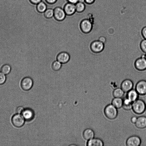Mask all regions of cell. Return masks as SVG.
Listing matches in <instances>:
<instances>
[{
  "label": "cell",
  "mask_w": 146,
  "mask_h": 146,
  "mask_svg": "<svg viewBox=\"0 0 146 146\" xmlns=\"http://www.w3.org/2000/svg\"><path fill=\"white\" fill-rule=\"evenodd\" d=\"M76 10L78 12H81L84 10L85 8V5L84 3L78 2L76 5Z\"/></svg>",
  "instance_id": "obj_25"
},
{
  "label": "cell",
  "mask_w": 146,
  "mask_h": 146,
  "mask_svg": "<svg viewBox=\"0 0 146 146\" xmlns=\"http://www.w3.org/2000/svg\"><path fill=\"white\" fill-rule=\"evenodd\" d=\"M25 120L21 114L17 113L14 115L11 118V122L14 126L17 127H22L24 124Z\"/></svg>",
  "instance_id": "obj_3"
},
{
  "label": "cell",
  "mask_w": 146,
  "mask_h": 146,
  "mask_svg": "<svg viewBox=\"0 0 146 146\" xmlns=\"http://www.w3.org/2000/svg\"><path fill=\"white\" fill-rule=\"evenodd\" d=\"M141 34L144 38L146 39V26L144 27L142 29Z\"/></svg>",
  "instance_id": "obj_30"
},
{
  "label": "cell",
  "mask_w": 146,
  "mask_h": 146,
  "mask_svg": "<svg viewBox=\"0 0 146 146\" xmlns=\"http://www.w3.org/2000/svg\"><path fill=\"white\" fill-rule=\"evenodd\" d=\"M141 139L139 136L133 135L127 139L126 145L127 146H139L141 145Z\"/></svg>",
  "instance_id": "obj_6"
},
{
  "label": "cell",
  "mask_w": 146,
  "mask_h": 146,
  "mask_svg": "<svg viewBox=\"0 0 146 146\" xmlns=\"http://www.w3.org/2000/svg\"><path fill=\"white\" fill-rule=\"evenodd\" d=\"M62 64L60 62L56 60L54 61L52 64V68L55 71L59 70L61 68Z\"/></svg>",
  "instance_id": "obj_26"
},
{
  "label": "cell",
  "mask_w": 146,
  "mask_h": 146,
  "mask_svg": "<svg viewBox=\"0 0 146 146\" xmlns=\"http://www.w3.org/2000/svg\"><path fill=\"white\" fill-rule=\"evenodd\" d=\"M132 109L135 113L141 114L145 111L146 104L143 100L138 99L133 102Z\"/></svg>",
  "instance_id": "obj_1"
},
{
  "label": "cell",
  "mask_w": 146,
  "mask_h": 146,
  "mask_svg": "<svg viewBox=\"0 0 146 146\" xmlns=\"http://www.w3.org/2000/svg\"><path fill=\"white\" fill-rule=\"evenodd\" d=\"M69 3L73 4H76L78 2V0H68Z\"/></svg>",
  "instance_id": "obj_34"
},
{
  "label": "cell",
  "mask_w": 146,
  "mask_h": 146,
  "mask_svg": "<svg viewBox=\"0 0 146 146\" xmlns=\"http://www.w3.org/2000/svg\"><path fill=\"white\" fill-rule=\"evenodd\" d=\"M98 40L104 44L106 41V39L104 36H100L98 39Z\"/></svg>",
  "instance_id": "obj_31"
},
{
  "label": "cell",
  "mask_w": 146,
  "mask_h": 146,
  "mask_svg": "<svg viewBox=\"0 0 146 146\" xmlns=\"http://www.w3.org/2000/svg\"><path fill=\"white\" fill-rule=\"evenodd\" d=\"M135 126L138 128L142 129L146 127V117L141 116L137 117L135 123Z\"/></svg>",
  "instance_id": "obj_13"
},
{
  "label": "cell",
  "mask_w": 146,
  "mask_h": 146,
  "mask_svg": "<svg viewBox=\"0 0 146 146\" xmlns=\"http://www.w3.org/2000/svg\"><path fill=\"white\" fill-rule=\"evenodd\" d=\"M24 108L21 106H19L17 107L16 109L17 113L21 114Z\"/></svg>",
  "instance_id": "obj_29"
},
{
  "label": "cell",
  "mask_w": 146,
  "mask_h": 146,
  "mask_svg": "<svg viewBox=\"0 0 146 146\" xmlns=\"http://www.w3.org/2000/svg\"><path fill=\"white\" fill-rule=\"evenodd\" d=\"M135 68L139 71L146 69V59L145 58H139L137 59L135 62Z\"/></svg>",
  "instance_id": "obj_10"
},
{
  "label": "cell",
  "mask_w": 146,
  "mask_h": 146,
  "mask_svg": "<svg viewBox=\"0 0 146 146\" xmlns=\"http://www.w3.org/2000/svg\"><path fill=\"white\" fill-rule=\"evenodd\" d=\"M37 9L40 12H44L47 9V6L43 1H41L37 4Z\"/></svg>",
  "instance_id": "obj_22"
},
{
  "label": "cell",
  "mask_w": 146,
  "mask_h": 146,
  "mask_svg": "<svg viewBox=\"0 0 146 146\" xmlns=\"http://www.w3.org/2000/svg\"><path fill=\"white\" fill-rule=\"evenodd\" d=\"M125 92L120 88H117L114 89L112 94L114 98H122L124 96Z\"/></svg>",
  "instance_id": "obj_21"
},
{
  "label": "cell",
  "mask_w": 146,
  "mask_h": 146,
  "mask_svg": "<svg viewBox=\"0 0 146 146\" xmlns=\"http://www.w3.org/2000/svg\"><path fill=\"white\" fill-rule=\"evenodd\" d=\"M92 24L88 19H84L82 21L80 24V27L82 31L85 33L90 32L92 28Z\"/></svg>",
  "instance_id": "obj_9"
},
{
  "label": "cell",
  "mask_w": 146,
  "mask_h": 146,
  "mask_svg": "<svg viewBox=\"0 0 146 146\" xmlns=\"http://www.w3.org/2000/svg\"><path fill=\"white\" fill-rule=\"evenodd\" d=\"M83 136L85 139L89 140L94 137L95 133L92 129L88 128L84 131Z\"/></svg>",
  "instance_id": "obj_18"
},
{
  "label": "cell",
  "mask_w": 146,
  "mask_h": 146,
  "mask_svg": "<svg viewBox=\"0 0 146 146\" xmlns=\"http://www.w3.org/2000/svg\"><path fill=\"white\" fill-rule=\"evenodd\" d=\"M111 104L117 109L122 107L123 99L122 98H114L111 102Z\"/></svg>",
  "instance_id": "obj_19"
},
{
  "label": "cell",
  "mask_w": 146,
  "mask_h": 146,
  "mask_svg": "<svg viewBox=\"0 0 146 146\" xmlns=\"http://www.w3.org/2000/svg\"><path fill=\"white\" fill-rule=\"evenodd\" d=\"M104 113L108 119L113 120L115 119L118 115L117 109L111 104L107 105L104 108Z\"/></svg>",
  "instance_id": "obj_2"
},
{
  "label": "cell",
  "mask_w": 146,
  "mask_h": 146,
  "mask_svg": "<svg viewBox=\"0 0 146 146\" xmlns=\"http://www.w3.org/2000/svg\"><path fill=\"white\" fill-rule=\"evenodd\" d=\"M54 16L57 20L61 21L65 18L66 14L63 9L58 7L54 9Z\"/></svg>",
  "instance_id": "obj_11"
},
{
  "label": "cell",
  "mask_w": 146,
  "mask_h": 146,
  "mask_svg": "<svg viewBox=\"0 0 146 146\" xmlns=\"http://www.w3.org/2000/svg\"><path fill=\"white\" fill-rule=\"evenodd\" d=\"M33 79L29 76H26L23 78L21 83V88L25 91L30 90L33 87Z\"/></svg>",
  "instance_id": "obj_4"
},
{
  "label": "cell",
  "mask_w": 146,
  "mask_h": 146,
  "mask_svg": "<svg viewBox=\"0 0 146 146\" xmlns=\"http://www.w3.org/2000/svg\"><path fill=\"white\" fill-rule=\"evenodd\" d=\"M11 70V68L10 65L8 64H5L2 66L1 70L5 74H7L10 73Z\"/></svg>",
  "instance_id": "obj_23"
},
{
  "label": "cell",
  "mask_w": 146,
  "mask_h": 146,
  "mask_svg": "<svg viewBox=\"0 0 146 146\" xmlns=\"http://www.w3.org/2000/svg\"><path fill=\"white\" fill-rule=\"evenodd\" d=\"M64 9L66 15H71L76 11V5L74 4L68 3L65 5Z\"/></svg>",
  "instance_id": "obj_17"
},
{
  "label": "cell",
  "mask_w": 146,
  "mask_h": 146,
  "mask_svg": "<svg viewBox=\"0 0 146 146\" xmlns=\"http://www.w3.org/2000/svg\"><path fill=\"white\" fill-rule=\"evenodd\" d=\"M88 146H103L104 145L103 141L98 138H93L88 140L87 143Z\"/></svg>",
  "instance_id": "obj_16"
},
{
  "label": "cell",
  "mask_w": 146,
  "mask_h": 146,
  "mask_svg": "<svg viewBox=\"0 0 146 146\" xmlns=\"http://www.w3.org/2000/svg\"><path fill=\"white\" fill-rule=\"evenodd\" d=\"M131 102L126 97L123 99V105L122 108L126 110H129L132 108V104Z\"/></svg>",
  "instance_id": "obj_20"
},
{
  "label": "cell",
  "mask_w": 146,
  "mask_h": 146,
  "mask_svg": "<svg viewBox=\"0 0 146 146\" xmlns=\"http://www.w3.org/2000/svg\"><path fill=\"white\" fill-rule=\"evenodd\" d=\"M135 90L139 95H146V81L142 80L138 81L136 84Z\"/></svg>",
  "instance_id": "obj_5"
},
{
  "label": "cell",
  "mask_w": 146,
  "mask_h": 146,
  "mask_svg": "<svg viewBox=\"0 0 146 146\" xmlns=\"http://www.w3.org/2000/svg\"><path fill=\"white\" fill-rule=\"evenodd\" d=\"M6 76L4 74L0 72V85L4 84L6 80Z\"/></svg>",
  "instance_id": "obj_28"
},
{
  "label": "cell",
  "mask_w": 146,
  "mask_h": 146,
  "mask_svg": "<svg viewBox=\"0 0 146 146\" xmlns=\"http://www.w3.org/2000/svg\"><path fill=\"white\" fill-rule=\"evenodd\" d=\"M44 13L45 17L47 18H50L54 16V9L51 8L47 9Z\"/></svg>",
  "instance_id": "obj_24"
},
{
  "label": "cell",
  "mask_w": 146,
  "mask_h": 146,
  "mask_svg": "<svg viewBox=\"0 0 146 146\" xmlns=\"http://www.w3.org/2000/svg\"><path fill=\"white\" fill-rule=\"evenodd\" d=\"M32 3L37 4L40 2L42 0H29Z\"/></svg>",
  "instance_id": "obj_33"
},
{
  "label": "cell",
  "mask_w": 146,
  "mask_h": 146,
  "mask_svg": "<svg viewBox=\"0 0 146 146\" xmlns=\"http://www.w3.org/2000/svg\"><path fill=\"white\" fill-rule=\"evenodd\" d=\"M70 58V55L68 53L63 52L60 53L58 55L57 60L62 64H64L68 62Z\"/></svg>",
  "instance_id": "obj_14"
},
{
  "label": "cell",
  "mask_w": 146,
  "mask_h": 146,
  "mask_svg": "<svg viewBox=\"0 0 146 146\" xmlns=\"http://www.w3.org/2000/svg\"><path fill=\"white\" fill-rule=\"evenodd\" d=\"M21 114L25 120L27 121L31 120L33 118L34 116L33 111L29 108H24Z\"/></svg>",
  "instance_id": "obj_12"
},
{
  "label": "cell",
  "mask_w": 146,
  "mask_h": 146,
  "mask_svg": "<svg viewBox=\"0 0 146 146\" xmlns=\"http://www.w3.org/2000/svg\"><path fill=\"white\" fill-rule=\"evenodd\" d=\"M133 82L131 80L126 79L122 81L120 87L125 92L127 93L133 89Z\"/></svg>",
  "instance_id": "obj_8"
},
{
  "label": "cell",
  "mask_w": 146,
  "mask_h": 146,
  "mask_svg": "<svg viewBox=\"0 0 146 146\" xmlns=\"http://www.w3.org/2000/svg\"><path fill=\"white\" fill-rule=\"evenodd\" d=\"M85 1V0H78V2L84 3Z\"/></svg>",
  "instance_id": "obj_37"
},
{
  "label": "cell",
  "mask_w": 146,
  "mask_h": 146,
  "mask_svg": "<svg viewBox=\"0 0 146 146\" xmlns=\"http://www.w3.org/2000/svg\"><path fill=\"white\" fill-rule=\"evenodd\" d=\"M140 47L141 50L146 53V39H144L141 41Z\"/></svg>",
  "instance_id": "obj_27"
},
{
  "label": "cell",
  "mask_w": 146,
  "mask_h": 146,
  "mask_svg": "<svg viewBox=\"0 0 146 146\" xmlns=\"http://www.w3.org/2000/svg\"><path fill=\"white\" fill-rule=\"evenodd\" d=\"M48 3L52 4L55 3L57 0H46Z\"/></svg>",
  "instance_id": "obj_35"
},
{
  "label": "cell",
  "mask_w": 146,
  "mask_h": 146,
  "mask_svg": "<svg viewBox=\"0 0 146 146\" xmlns=\"http://www.w3.org/2000/svg\"><path fill=\"white\" fill-rule=\"evenodd\" d=\"M139 95L135 89H133L127 92L126 97L133 102L138 99Z\"/></svg>",
  "instance_id": "obj_15"
},
{
  "label": "cell",
  "mask_w": 146,
  "mask_h": 146,
  "mask_svg": "<svg viewBox=\"0 0 146 146\" xmlns=\"http://www.w3.org/2000/svg\"><path fill=\"white\" fill-rule=\"evenodd\" d=\"M145 58L146 59V53L145 55Z\"/></svg>",
  "instance_id": "obj_38"
},
{
  "label": "cell",
  "mask_w": 146,
  "mask_h": 146,
  "mask_svg": "<svg viewBox=\"0 0 146 146\" xmlns=\"http://www.w3.org/2000/svg\"><path fill=\"white\" fill-rule=\"evenodd\" d=\"M137 117L136 116H132L131 119V121L132 123H135L137 119Z\"/></svg>",
  "instance_id": "obj_32"
},
{
  "label": "cell",
  "mask_w": 146,
  "mask_h": 146,
  "mask_svg": "<svg viewBox=\"0 0 146 146\" xmlns=\"http://www.w3.org/2000/svg\"><path fill=\"white\" fill-rule=\"evenodd\" d=\"M85 2L88 4H91L94 2L95 0H85Z\"/></svg>",
  "instance_id": "obj_36"
},
{
  "label": "cell",
  "mask_w": 146,
  "mask_h": 146,
  "mask_svg": "<svg viewBox=\"0 0 146 146\" xmlns=\"http://www.w3.org/2000/svg\"><path fill=\"white\" fill-rule=\"evenodd\" d=\"M90 48L92 51L94 52L99 53L104 50V44L99 40H95L91 43Z\"/></svg>",
  "instance_id": "obj_7"
}]
</instances>
